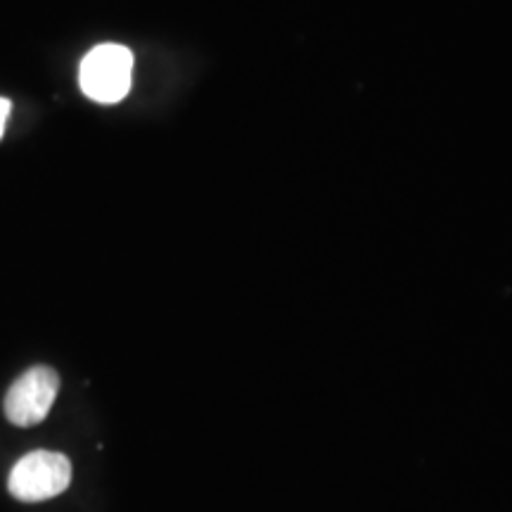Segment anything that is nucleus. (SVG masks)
Segmentation results:
<instances>
[{
	"mask_svg": "<svg viewBox=\"0 0 512 512\" xmlns=\"http://www.w3.org/2000/svg\"><path fill=\"white\" fill-rule=\"evenodd\" d=\"M133 81V53L117 43H102L83 57L79 83L86 98L100 105L124 100Z\"/></svg>",
	"mask_w": 512,
	"mask_h": 512,
	"instance_id": "f257e3e1",
	"label": "nucleus"
},
{
	"mask_svg": "<svg viewBox=\"0 0 512 512\" xmlns=\"http://www.w3.org/2000/svg\"><path fill=\"white\" fill-rule=\"evenodd\" d=\"M72 484V460L57 451H31L10 470L8 489L17 501L41 503L67 491Z\"/></svg>",
	"mask_w": 512,
	"mask_h": 512,
	"instance_id": "f03ea898",
	"label": "nucleus"
},
{
	"mask_svg": "<svg viewBox=\"0 0 512 512\" xmlns=\"http://www.w3.org/2000/svg\"><path fill=\"white\" fill-rule=\"evenodd\" d=\"M60 392V375L48 366H34L19 375L5 396V415L12 425L34 427L48 418Z\"/></svg>",
	"mask_w": 512,
	"mask_h": 512,
	"instance_id": "7ed1b4c3",
	"label": "nucleus"
},
{
	"mask_svg": "<svg viewBox=\"0 0 512 512\" xmlns=\"http://www.w3.org/2000/svg\"><path fill=\"white\" fill-rule=\"evenodd\" d=\"M10 100L0 98V138H3L5 133V124H8V117H10Z\"/></svg>",
	"mask_w": 512,
	"mask_h": 512,
	"instance_id": "20e7f679",
	"label": "nucleus"
}]
</instances>
